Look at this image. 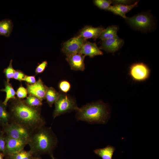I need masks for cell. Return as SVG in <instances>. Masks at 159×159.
Listing matches in <instances>:
<instances>
[{"instance_id":"obj_33","label":"cell","mask_w":159,"mask_h":159,"mask_svg":"<svg viewBox=\"0 0 159 159\" xmlns=\"http://www.w3.org/2000/svg\"><path fill=\"white\" fill-rule=\"evenodd\" d=\"M32 159H42L40 156L33 155Z\"/></svg>"},{"instance_id":"obj_17","label":"cell","mask_w":159,"mask_h":159,"mask_svg":"<svg viewBox=\"0 0 159 159\" xmlns=\"http://www.w3.org/2000/svg\"><path fill=\"white\" fill-rule=\"evenodd\" d=\"M115 150L114 147L108 145L102 148L95 149L94 152L102 159H112Z\"/></svg>"},{"instance_id":"obj_10","label":"cell","mask_w":159,"mask_h":159,"mask_svg":"<svg viewBox=\"0 0 159 159\" xmlns=\"http://www.w3.org/2000/svg\"><path fill=\"white\" fill-rule=\"evenodd\" d=\"M26 89L29 95L34 96L42 101L45 99L46 93L48 87L46 85L42 79L39 78L33 84L26 83Z\"/></svg>"},{"instance_id":"obj_6","label":"cell","mask_w":159,"mask_h":159,"mask_svg":"<svg viewBox=\"0 0 159 159\" xmlns=\"http://www.w3.org/2000/svg\"><path fill=\"white\" fill-rule=\"evenodd\" d=\"M150 70L147 65L141 62L131 64L129 68L128 74L132 80L135 82H143L149 77Z\"/></svg>"},{"instance_id":"obj_9","label":"cell","mask_w":159,"mask_h":159,"mask_svg":"<svg viewBox=\"0 0 159 159\" xmlns=\"http://www.w3.org/2000/svg\"><path fill=\"white\" fill-rule=\"evenodd\" d=\"M86 40L78 36L64 42L62 51L67 56L78 53L81 47Z\"/></svg>"},{"instance_id":"obj_7","label":"cell","mask_w":159,"mask_h":159,"mask_svg":"<svg viewBox=\"0 0 159 159\" xmlns=\"http://www.w3.org/2000/svg\"><path fill=\"white\" fill-rule=\"evenodd\" d=\"M125 19L132 26L139 29H148L152 25L151 17L145 13L139 14L132 17H127Z\"/></svg>"},{"instance_id":"obj_20","label":"cell","mask_w":159,"mask_h":159,"mask_svg":"<svg viewBox=\"0 0 159 159\" xmlns=\"http://www.w3.org/2000/svg\"><path fill=\"white\" fill-rule=\"evenodd\" d=\"M5 88L0 90L1 91L4 92L6 93V97L3 102L4 104L7 105L8 102L10 100H14L16 98V92L12 85L9 82L6 81L4 82Z\"/></svg>"},{"instance_id":"obj_2","label":"cell","mask_w":159,"mask_h":159,"mask_svg":"<svg viewBox=\"0 0 159 159\" xmlns=\"http://www.w3.org/2000/svg\"><path fill=\"white\" fill-rule=\"evenodd\" d=\"M58 139L51 127L44 125L37 127L30 132L27 144L33 155L42 154L50 155L56 148Z\"/></svg>"},{"instance_id":"obj_4","label":"cell","mask_w":159,"mask_h":159,"mask_svg":"<svg viewBox=\"0 0 159 159\" xmlns=\"http://www.w3.org/2000/svg\"><path fill=\"white\" fill-rule=\"evenodd\" d=\"M54 104V119L61 115L76 110L78 107L74 98L63 93H59V97Z\"/></svg>"},{"instance_id":"obj_30","label":"cell","mask_w":159,"mask_h":159,"mask_svg":"<svg viewBox=\"0 0 159 159\" xmlns=\"http://www.w3.org/2000/svg\"><path fill=\"white\" fill-rule=\"evenodd\" d=\"M25 75L21 71L19 70H15L13 78L21 82L23 81Z\"/></svg>"},{"instance_id":"obj_24","label":"cell","mask_w":159,"mask_h":159,"mask_svg":"<svg viewBox=\"0 0 159 159\" xmlns=\"http://www.w3.org/2000/svg\"><path fill=\"white\" fill-rule=\"evenodd\" d=\"M12 60L11 59L10 61L9 66L4 69L3 72L5 76L6 81L9 82L11 79L13 78V77L15 71L12 65Z\"/></svg>"},{"instance_id":"obj_23","label":"cell","mask_w":159,"mask_h":159,"mask_svg":"<svg viewBox=\"0 0 159 159\" xmlns=\"http://www.w3.org/2000/svg\"><path fill=\"white\" fill-rule=\"evenodd\" d=\"M28 105L35 107H40L42 105V101L37 97L29 95L26 100H24Z\"/></svg>"},{"instance_id":"obj_28","label":"cell","mask_w":159,"mask_h":159,"mask_svg":"<svg viewBox=\"0 0 159 159\" xmlns=\"http://www.w3.org/2000/svg\"><path fill=\"white\" fill-rule=\"evenodd\" d=\"M48 63L47 61H43L39 64L35 69V72L36 74L43 72L47 66Z\"/></svg>"},{"instance_id":"obj_34","label":"cell","mask_w":159,"mask_h":159,"mask_svg":"<svg viewBox=\"0 0 159 159\" xmlns=\"http://www.w3.org/2000/svg\"><path fill=\"white\" fill-rule=\"evenodd\" d=\"M4 154L3 153L0 152V159H4Z\"/></svg>"},{"instance_id":"obj_15","label":"cell","mask_w":159,"mask_h":159,"mask_svg":"<svg viewBox=\"0 0 159 159\" xmlns=\"http://www.w3.org/2000/svg\"><path fill=\"white\" fill-rule=\"evenodd\" d=\"M138 2L136 1L134 4L130 5L115 4L113 6H110L107 11H110L115 14L119 15L125 19L127 17L125 14L134 7L137 6Z\"/></svg>"},{"instance_id":"obj_16","label":"cell","mask_w":159,"mask_h":159,"mask_svg":"<svg viewBox=\"0 0 159 159\" xmlns=\"http://www.w3.org/2000/svg\"><path fill=\"white\" fill-rule=\"evenodd\" d=\"M12 21L9 19L0 21V35L9 37L11 34L13 27Z\"/></svg>"},{"instance_id":"obj_35","label":"cell","mask_w":159,"mask_h":159,"mask_svg":"<svg viewBox=\"0 0 159 159\" xmlns=\"http://www.w3.org/2000/svg\"><path fill=\"white\" fill-rule=\"evenodd\" d=\"M50 155L52 159H57L55 157H54L53 154H52Z\"/></svg>"},{"instance_id":"obj_14","label":"cell","mask_w":159,"mask_h":159,"mask_svg":"<svg viewBox=\"0 0 159 159\" xmlns=\"http://www.w3.org/2000/svg\"><path fill=\"white\" fill-rule=\"evenodd\" d=\"M103 29L102 27H94L90 26H86L81 30L78 36L86 40L90 38L95 40L99 38L101 32Z\"/></svg>"},{"instance_id":"obj_22","label":"cell","mask_w":159,"mask_h":159,"mask_svg":"<svg viewBox=\"0 0 159 159\" xmlns=\"http://www.w3.org/2000/svg\"><path fill=\"white\" fill-rule=\"evenodd\" d=\"M33 156L30 150L27 151L23 149L16 153L6 156L8 159H32Z\"/></svg>"},{"instance_id":"obj_29","label":"cell","mask_w":159,"mask_h":159,"mask_svg":"<svg viewBox=\"0 0 159 159\" xmlns=\"http://www.w3.org/2000/svg\"><path fill=\"white\" fill-rule=\"evenodd\" d=\"M5 145V135L2 130H0V152L3 153L4 154Z\"/></svg>"},{"instance_id":"obj_3","label":"cell","mask_w":159,"mask_h":159,"mask_svg":"<svg viewBox=\"0 0 159 159\" xmlns=\"http://www.w3.org/2000/svg\"><path fill=\"white\" fill-rule=\"evenodd\" d=\"M77 120L89 123L105 124L110 117V110L108 105L102 101L87 103L75 110Z\"/></svg>"},{"instance_id":"obj_32","label":"cell","mask_w":159,"mask_h":159,"mask_svg":"<svg viewBox=\"0 0 159 159\" xmlns=\"http://www.w3.org/2000/svg\"><path fill=\"white\" fill-rule=\"evenodd\" d=\"M112 3L115 4H122L123 5H130L131 1L129 0H113Z\"/></svg>"},{"instance_id":"obj_25","label":"cell","mask_w":159,"mask_h":159,"mask_svg":"<svg viewBox=\"0 0 159 159\" xmlns=\"http://www.w3.org/2000/svg\"><path fill=\"white\" fill-rule=\"evenodd\" d=\"M94 4L102 9L107 10L112 3L111 0H95L93 1Z\"/></svg>"},{"instance_id":"obj_26","label":"cell","mask_w":159,"mask_h":159,"mask_svg":"<svg viewBox=\"0 0 159 159\" xmlns=\"http://www.w3.org/2000/svg\"><path fill=\"white\" fill-rule=\"evenodd\" d=\"M58 87L62 93L66 94L68 92L71 88L70 83L67 81L63 80L59 82Z\"/></svg>"},{"instance_id":"obj_21","label":"cell","mask_w":159,"mask_h":159,"mask_svg":"<svg viewBox=\"0 0 159 159\" xmlns=\"http://www.w3.org/2000/svg\"><path fill=\"white\" fill-rule=\"evenodd\" d=\"M59 96V93L54 88L52 87H48L45 95V99L49 107H52Z\"/></svg>"},{"instance_id":"obj_13","label":"cell","mask_w":159,"mask_h":159,"mask_svg":"<svg viewBox=\"0 0 159 159\" xmlns=\"http://www.w3.org/2000/svg\"><path fill=\"white\" fill-rule=\"evenodd\" d=\"M78 53L88 56L90 58L103 54L102 52L95 43L87 41L82 46Z\"/></svg>"},{"instance_id":"obj_27","label":"cell","mask_w":159,"mask_h":159,"mask_svg":"<svg viewBox=\"0 0 159 159\" xmlns=\"http://www.w3.org/2000/svg\"><path fill=\"white\" fill-rule=\"evenodd\" d=\"M28 92L26 89L21 85L17 89L16 95L17 98L21 99L27 97Z\"/></svg>"},{"instance_id":"obj_18","label":"cell","mask_w":159,"mask_h":159,"mask_svg":"<svg viewBox=\"0 0 159 159\" xmlns=\"http://www.w3.org/2000/svg\"><path fill=\"white\" fill-rule=\"evenodd\" d=\"M118 30V28L116 26H108L101 31L99 38L102 40L118 37L117 32Z\"/></svg>"},{"instance_id":"obj_11","label":"cell","mask_w":159,"mask_h":159,"mask_svg":"<svg viewBox=\"0 0 159 159\" xmlns=\"http://www.w3.org/2000/svg\"><path fill=\"white\" fill-rule=\"evenodd\" d=\"M123 43V40L118 37L102 39L100 49L107 52L113 53L119 49Z\"/></svg>"},{"instance_id":"obj_1","label":"cell","mask_w":159,"mask_h":159,"mask_svg":"<svg viewBox=\"0 0 159 159\" xmlns=\"http://www.w3.org/2000/svg\"><path fill=\"white\" fill-rule=\"evenodd\" d=\"M11 100L9 112L11 122L20 124L30 131L45 125V120L41 115L40 107L30 106L18 98Z\"/></svg>"},{"instance_id":"obj_36","label":"cell","mask_w":159,"mask_h":159,"mask_svg":"<svg viewBox=\"0 0 159 159\" xmlns=\"http://www.w3.org/2000/svg\"><path fill=\"white\" fill-rule=\"evenodd\" d=\"M1 125H0V127H1Z\"/></svg>"},{"instance_id":"obj_5","label":"cell","mask_w":159,"mask_h":159,"mask_svg":"<svg viewBox=\"0 0 159 159\" xmlns=\"http://www.w3.org/2000/svg\"><path fill=\"white\" fill-rule=\"evenodd\" d=\"M2 127V131L5 135L18 139L27 140L31 132L23 126L13 122Z\"/></svg>"},{"instance_id":"obj_12","label":"cell","mask_w":159,"mask_h":159,"mask_svg":"<svg viewBox=\"0 0 159 159\" xmlns=\"http://www.w3.org/2000/svg\"><path fill=\"white\" fill-rule=\"evenodd\" d=\"M85 57L84 55L77 53L67 56L66 59L72 70L83 71L85 68Z\"/></svg>"},{"instance_id":"obj_19","label":"cell","mask_w":159,"mask_h":159,"mask_svg":"<svg viewBox=\"0 0 159 159\" xmlns=\"http://www.w3.org/2000/svg\"><path fill=\"white\" fill-rule=\"evenodd\" d=\"M11 122V117L10 113L6 109V106L3 102L0 101V125L3 127Z\"/></svg>"},{"instance_id":"obj_31","label":"cell","mask_w":159,"mask_h":159,"mask_svg":"<svg viewBox=\"0 0 159 159\" xmlns=\"http://www.w3.org/2000/svg\"><path fill=\"white\" fill-rule=\"evenodd\" d=\"M22 81H24L27 83H26L30 85L33 84L36 82L34 76L27 75H25Z\"/></svg>"},{"instance_id":"obj_8","label":"cell","mask_w":159,"mask_h":159,"mask_svg":"<svg viewBox=\"0 0 159 159\" xmlns=\"http://www.w3.org/2000/svg\"><path fill=\"white\" fill-rule=\"evenodd\" d=\"M5 135V134H4ZM5 156L17 153L24 149L27 140L13 138L5 135Z\"/></svg>"}]
</instances>
